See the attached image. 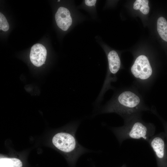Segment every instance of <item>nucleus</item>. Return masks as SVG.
<instances>
[{"label":"nucleus","instance_id":"1","mask_svg":"<svg viewBox=\"0 0 167 167\" xmlns=\"http://www.w3.org/2000/svg\"><path fill=\"white\" fill-rule=\"evenodd\" d=\"M148 110L149 108L137 90L134 88H126L117 91L100 113H115L124 120Z\"/></svg>","mask_w":167,"mask_h":167},{"label":"nucleus","instance_id":"2","mask_svg":"<svg viewBox=\"0 0 167 167\" xmlns=\"http://www.w3.org/2000/svg\"><path fill=\"white\" fill-rule=\"evenodd\" d=\"M111 129L121 144L128 139H142L148 142L153 136L155 128L153 123L143 121L140 114L124 119L123 126Z\"/></svg>","mask_w":167,"mask_h":167},{"label":"nucleus","instance_id":"3","mask_svg":"<svg viewBox=\"0 0 167 167\" xmlns=\"http://www.w3.org/2000/svg\"><path fill=\"white\" fill-rule=\"evenodd\" d=\"M77 129L70 133L60 132L56 134L52 139V143L56 148L61 151L70 154L71 162L74 166L79 157L88 152L81 145L75 136Z\"/></svg>","mask_w":167,"mask_h":167},{"label":"nucleus","instance_id":"4","mask_svg":"<svg viewBox=\"0 0 167 167\" xmlns=\"http://www.w3.org/2000/svg\"><path fill=\"white\" fill-rule=\"evenodd\" d=\"M133 78L142 84H148L153 79V71L148 57L141 55L135 60L131 67Z\"/></svg>","mask_w":167,"mask_h":167},{"label":"nucleus","instance_id":"5","mask_svg":"<svg viewBox=\"0 0 167 167\" xmlns=\"http://www.w3.org/2000/svg\"><path fill=\"white\" fill-rule=\"evenodd\" d=\"M155 153L160 165L166 164V155L164 140L160 136H153L147 142Z\"/></svg>","mask_w":167,"mask_h":167},{"label":"nucleus","instance_id":"6","mask_svg":"<svg viewBox=\"0 0 167 167\" xmlns=\"http://www.w3.org/2000/svg\"><path fill=\"white\" fill-rule=\"evenodd\" d=\"M47 50L45 47L40 44H36L31 48L30 58L32 63L35 66L39 67L45 61Z\"/></svg>","mask_w":167,"mask_h":167},{"label":"nucleus","instance_id":"7","mask_svg":"<svg viewBox=\"0 0 167 167\" xmlns=\"http://www.w3.org/2000/svg\"><path fill=\"white\" fill-rule=\"evenodd\" d=\"M55 19L58 26L64 31L67 30L72 23V19L69 10L60 7L55 15Z\"/></svg>","mask_w":167,"mask_h":167},{"label":"nucleus","instance_id":"8","mask_svg":"<svg viewBox=\"0 0 167 167\" xmlns=\"http://www.w3.org/2000/svg\"><path fill=\"white\" fill-rule=\"evenodd\" d=\"M157 31L161 37L167 41V21L163 17H159L157 23Z\"/></svg>","mask_w":167,"mask_h":167},{"label":"nucleus","instance_id":"9","mask_svg":"<svg viewBox=\"0 0 167 167\" xmlns=\"http://www.w3.org/2000/svg\"><path fill=\"white\" fill-rule=\"evenodd\" d=\"M21 161L16 158H2L0 159V167H22Z\"/></svg>","mask_w":167,"mask_h":167},{"label":"nucleus","instance_id":"10","mask_svg":"<svg viewBox=\"0 0 167 167\" xmlns=\"http://www.w3.org/2000/svg\"><path fill=\"white\" fill-rule=\"evenodd\" d=\"M147 0H136L134 3L133 9L135 10H139L143 14L146 15L149 12V7Z\"/></svg>","mask_w":167,"mask_h":167},{"label":"nucleus","instance_id":"11","mask_svg":"<svg viewBox=\"0 0 167 167\" xmlns=\"http://www.w3.org/2000/svg\"><path fill=\"white\" fill-rule=\"evenodd\" d=\"M9 28L8 22L4 16L1 13H0V29L4 31L8 30Z\"/></svg>","mask_w":167,"mask_h":167},{"label":"nucleus","instance_id":"12","mask_svg":"<svg viewBox=\"0 0 167 167\" xmlns=\"http://www.w3.org/2000/svg\"><path fill=\"white\" fill-rule=\"evenodd\" d=\"M96 1L95 0H86L85 1V4L88 6H94L96 4Z\"/></svg>","mask_w":167,"mask_h":167},{"label":"nucleus","instance_id":"13","mask_svg":"<svg viewBox=\"0 0 167 167\" xmlns=\"http://www.w3.org/2000/svg\"><path fill=\"white\" fill-rule=\"evenodd\" d=\"M60 1V0H58V2H59Z\"/></svg>","mask_w":167,"mask_h":167}]
</instances>
